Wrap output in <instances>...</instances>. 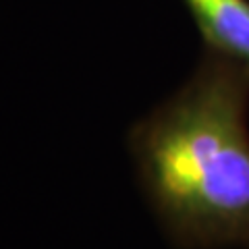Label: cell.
<instances>
[{
	"instance_id": "cell-2",
	"label": "cell",
	"mask_w": 249,
	"mask_h": 249,
	"mask_svg": "<svg viewBox=\"0 0 249 249\" xmlns=\"http://www.w3.org/2000/svg\"><path fill=\"white\" fill-rule=\"evenodd\" d=\"M206 50L249 71V0H183Z\"/></svg>"
},
{
	"instance_id": "cell-1",
	"label": "cell",
	"mask_w": 249,
	"mask_h": 249,
	"mask_svg": "<svg viewBox=\"0 0 249 249\" xmlns=\"http://www.w3.org/2000/svg\"><path fill=\"white\" fill-rule=\"evenodd\" d=\"M147 206L178 249H249V71L204 50L181 88L129 129Z\"/></svg>"
}]
</instances>
